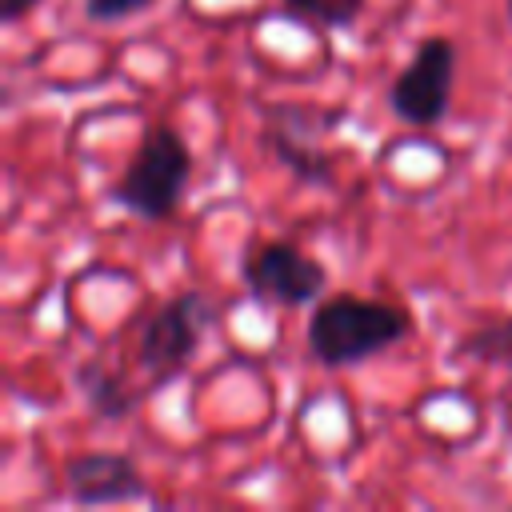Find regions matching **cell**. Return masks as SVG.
Here are the masks:
<instances>
[{"label": "cell", "instance_id": "1", "mask_svg": "<svg viewBox=\"0 0 512 512\" xmlns=\"http://www.w3.org/2000/svg\"><path fill=\"white\" fill-rule=\"evenodd\" d=\"M412 336V316L400 304L372 296H328L308 316V352L324 368L364 364Z\"/></svg>", "mask_w": 512, "mask_h": 512}, {"label": "cell", "instance_id": "2", "mask_svg": "<svg viewBox=\"0 0 512 512\" xmlns=\"http://www.w3.org/2000/svg\"><path fill=\"white\" fill-rule=\"evenodd\" d=\"M188 176H192L188 140L168 124H152L144 132L136 156L128 160V168L112 184V200L120 208H128L132 216H140L148 224H160L180 208Z\"/></svg>", "mask_w": 512, "mask_h": 512}, {"label": "cell", "instance_id": "3", "mask_svg": "<svg viewBox=\"0 0 512 512\" xmlns=\"http://www.w3.org/2000/svg\"><path fill=\"white\" fill-rule=\"evenodd\" d=\"M220 320V304L204 292H180L172 300H164L136 336V360L152 372V388L172 380L204 344V336L212 332V324Z\"/></svg>", "mask_w": 512, "mask_h": 512}, {"label": "cell", "instance_id": "4", "mask_svg": "<svg viewBox=\"0 0 512 512\" xmlns=\"http://www.w3.org/2000/svg\"><path fill=\"white\" fill-rule=\"evenodd\" d=\"M452 80H456V44L448 36H424L388 88L392 116H400L412 128L440 124L452 104Z\"/></svg>", "mask_w": 512, "mask_h": 512}, {"label": "cell", "instance_id": "5", "mask_svg": "<svg viewBox=\"0 0 512 512\" xmlns=\"http://www.w3.org/2000/svg\"><path fill=\"white\" fill-rule=\"evenodd\" d=\"M240 276H244V288L256 300H268V304H280V308L312 304L328 288V268L320 260L304 256L288 240L252 244L240 260Z\"/></svg>", "mask_w": 512, "mask_h": 512}, {"label": "cell", "instance_id": "6", "mask_svg": "<svg viewBox=\"0 0 512 512\" xmlns=\"http://www.w3.org/2000/svg\"><path fill=\"white\" fill-rule=\"evenodd\" d=\"M332 120H336V112H324L312 104L264 108L260 140L300 184H332L336 180V156L316 144V136H324Z\"/></svg>", "mask_w": 512, "mask_h": 512}, {"label": "cell", "instance_id": "7", "mask_svg": "<svg viewBox=\"0 0 512 512\" xmlns=\"http://www.w3.org/2000/svg\"><path fill=\"white\" fill-rule=\"evenodd\" d=\"M64 488L76 504H128L144 496V472L128 452H80L64 460Z\"/></svg>", "mask_w": 512, "mask_h": 512}, {"label": "cell", "instance_id": "8", "mask_svg": "<svg viewBox=\"0 0 512 512\" xmlns=\"http://www.w3.org/2000/svg\"><path fill=\"white\" fill-rule=\"evenodd\" d=\"M76 384H80V392H84L92 416H100V420H120V416H128V408L136 404V396L128 392V384H124L116 372H108L100 360H84V364L76 368Z\"/></svg>", "mask_w": 512, "mask_h": 512}, {"label": "cell", "instance_id": "9", "mask_svg": "<svg viewBox=\"0 0 512 512\" xmlns=\"http://www.w3.org/2000/svg\"><path fill=\"white\" fill-rule=\"evenodd\" d=\"M284 8L320 28H352L364 12V0H284Z\"/></svg>", "mask_w": 512, "mask_h": 512}, {"label": "cell", "instance_id": "10", "mask_svg": "<svg viewBox=\"0 0 512 512\" xmlns=\"http://www.w3.org/2000/svg\"><path fill=\"white\" fill-rule=\"evenodd\" d=\"M456 352L476 356V360H512V320H496V324L468 332Z\"/></svg>", "mask_w": 512, "mask_h": 512}, {"label": "cell", "instance_id": "11", "mask_svg": "<svg viewBox=\"0 0 512 512\" xmlns=\"http://www.w3.org/2000/svg\"><path fill=\"white\" fill-rule=\"evenodd\" d=\"M156 0H84V16L96 20V24H116V20H128L144 8H152Z\"/></svg>", "mask_w": 512, "mask_h": 512}, {"label": "cell", "instance_id": "12", "mask_svg": "<svg viewBox=\"0 0 512 512\" xmlns=\"http://www.w3.org/2000/svg\"><path fill=\"white\" fill-rule=\"evenodd\" d=\"M36 8H40V0H0V20L4 24H16L28 12H36Z\"/></svg>", "mask_w": 512, "mask_h": 512}, {"label": "cell", "instance_id": "13", "mask_svg": "<svg viewBox=\"0 0 512 512\" xmlns=\"http://www.w3.org/2000/svg\"><path fill=\"white\" fill-rule=\"evenodd\" d=\"M508 20H512V0H508Z\"/></svg>", "mask_w": 512, "mask_h": 512}]
</instances>
